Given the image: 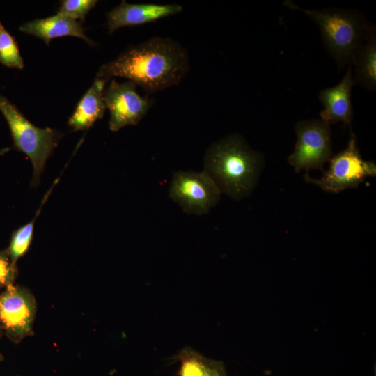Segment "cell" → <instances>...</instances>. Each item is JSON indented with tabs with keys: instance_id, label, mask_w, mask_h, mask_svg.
I'll return each instance as SVG.
<instances>
[{
	"instance_id": "cell-1",
	"label": "cell",
	"mask_w": 376,
	"mask_h": 376,
	"mask_svg": "<svg viewBox=\"0 0 376 376\" xmlns=\"http://www.w3.org/2000/svg\"><path fill=\"white\" fill-rule=\"evenodd\" d=\"M189 67L188 54L179 42L171 38L154 37L102 65L96 79L107 82L113 77H124L150 95L178 85Z\"/></svg>"
},
{
	"instance_id": "cell-2",
	"label": "cell",
	"mask_w": 376,
	"mask_h": 376,
	"mask_svg": "<svg viewBox=\"0 0 376 376\" xmlns=\"http://www.w3.org/2000/svg\"><path fill=\"white\" fill-rule=\"evenodd\" d=\"M261 154L253 150L245 139L231 134L212 143L204 158V171L221 193L234 199L250 194L263 165Z\"/></svg>"
},
{
	"instance_id": "cell-3",
	"label": "cell",
	"mask_w": 376,
	"mask_h": 376,
	"mask_svg": "<svg viewBox=\"0 0 376 376\" xmlns=\"http://www.w3.org/2000/svg\"><path fill=\"white\" fill-rule=\"evenodd\" d=\"M283 5L304 13L318 26L323 43L339 69L352 65L354 54L366 38L370 27L361 13L336 8L308 10L290 0Z\"/></svg>"
},
{
	"instance_id": "cell-4",
	"label": "cell",
	"mask_w": 376,
	"mask_h": 376,
	"mask_svg": "<svg viewBox=\"0 0 376 376\" xmlns=\"http://www.w3.org/2000/svg\"><path fill=\"white\" fill-rule=\"evenodd\" d=\"M0 111L10 127L15 148L31 159L33 166L32 183L37 185L46 160L58 146L62 134L51 128H39L33 125L1 93Z\"/></svg>"
},
{
	"instance_id": "cell-5",
	"label": "cell",
	"mask_w": 376,
	"mask_h": 376,
	"mask_svg": "<svg viewBox=\"0 0 376 376\" xmlns=\"http://www.w3.org/2000/svg\"><path fill=\"white\" fill-rule=\"evenodd\" d=\"M376 175L375 164L363 160L357 147L355 134L350 132L347 147L330 159L329 168L320 179L307 174L305 180L325 191L338 193L357 187L366 177Z\"/></svg>"
},
{
	"instance_id": "cell-6",
	"label": "cell",
	"mask_w": 376,
	"mask_h": 376,
	"mask_svg": "<svg viewBox=\"0 0 376 376\" xmlns=\"http://www.w3.org/2000/svg\"><path fill=\"white\" fill-rule=\"evenodd\" d=\"M297 142L288 162L297 172L321 169L332 157L330 125L322 120H301L295 125Z\"/></svg>"
},
{
	"instance_id": "cell-7",
	"label": "cell",
	"mask_w": 376,
	"mask_h": 376,
	"mask_svg": "<svg viewBox=\"0 0 376 376\" xmlns=\"http://www.w3.org/2000/svg\"><path fill=\"white\" fill-rule=\"evenodd\" d=\"M36 311V299L27 288L12 284L0 293V328L12 342L33 334Z\"/></svg>"
},
{
	"instance_id": "cell-8",
	"label": "cell",
	"mask_w": 376,
	"mask_h": 376,
	"mask_svg": "<svg viewBox=\"0 0 376 376\" xmlns=\"http://www.w3.org/2000/svg\"><path fill=\"white\" fill-rule=\"evenodd\" d=\"M221 194L214 180L204 171L176 172L169 188L170 198L183 211L197 215L207 213L218 203Z\"/></svg>"
},
{
	"instance_id": "cell-9",
	"label": "cell",
	"mask_w": 376,
	"mask_h": 376,
	"mask_svg": "<svg viewBox=\"0 0 376 376\" xmlns=\"http://www.w3.org/2000/svg\"><path fill=\"white\" fill-rule=\"evenodd\" d=\"M132 81L118 82L112 79L103 90V100L110 111L109 127L116 132L127 125H135L146 115L154 104L136 92Z\"/></svg>"
},
{
	"instance_id": "cell-10",
	"label": "cell",
	"mask_w": 376,
	"mask_h": 376,
	"mask_svg": "<svg viewBox=\"0 0 376 376\" xmlns=\"http://www.w3.org/2000/svg\"><path fill=\"white\" fill-rule=\"evenodd\" d=\"M183 10L178 4L128 3L125 1L107 14L110 33L124 26H134L150 23L175 15Z\"/></svg>"
},
{
	"instance_id": "cell-11",
	"label": "cell",
	"mask_w": 376,
	"mask_h": 376,
	"mask_svg": "<svg viewBox=\"0 0 376 376\" xmlns=\"http://www.w3.org/2000/svg\"><path fill=\"white\" fill-rule=\"evenodd\" d=\"M349 65L342 80L335 86L321 90L319 100L324 107L320 112L321 120L329 124L343 123L349 125L353 116L351 91L355 81Z\"/></svg>"
},
{
	"instance_id": "cell-12",
	"label": "cell",
	"mask_w": 376,
	"mask_h": 376,
	"mask_svg": "<svg viewBox=\"0 0 376 376\" xmlns=\"http://www.w3.org/2000/svg\"><path fill=\"white\" fill-rule=\"evenodd\" d=\"M20 31L42 39L46 45L58 37L75 36L84 40L91 46L94 45L84 33L81 23L65 15L57 13L55 15L36 19L22 24Z\"/></svg>"
},
{
	"instance_id": "cell-13",
	"label": "cell",
	"mask_w": 376,
	"mask_h": 376,
	"mask_svg": "<svg viewBox=\"0 0 376 376\" xmlns=\"http://www.w3.org/2000/svg\"><path fill=\"white\" fill-rule=\"evenodd\" d=\"M106 83L95 78L93 85L78 102L68 120V125L74 131L88 129L103 117L106 106L102 94Z\"/></svg>"
},
{
	"instance_id": "cell-14",
	"label": "cell",
	"mask_w": 376,
	"mask_h": 376,
	"mask_svg": "<svg viewBox=\"0 0 376 376\" xmlns=\"http://www.w3.org/2000/svg\"><path fill=\"white\" fill-rule=\"evenodd\" d=\"M354 65V79L366 90L376 87V31L371 25L366 38L354 54L352 65Z\"/></svg>"
},
{
	"instance_id": "cell-15",
	"label": "cell",
	"mask_w": 376,
	"mask_h": 376,
	"mask_svg": "<svg viewBox=\"0 0 376 376\" xmlns=\"http://www.w3.org/2000/svg\"><path fill=\"white\" fill-rule=\"evenodd\" d=\"M180 363L178 376H228L224 363L186 346L174 357Z\"/></svg>"
},
{
	"instance_id": "cell-16",
	"label": "cell",
	"mask_w": 376,
	"mask_h": 376,
	"mask_svg": "<svg viewBox=\"0 0 376 376\" xmlns=\"http://www.w3.org/2000/svg\"><path fill=\"white\" fill-rule=\"evenodd\" d=\"M0 63L8 68H24L16 40L0 22Z\"/></svg>"
},
{
	"instance_id": "cell-17",
	"label": "cell",
	"mask_w": 376,
	"mask_h": 376,
	"mask_svg": "<svg viewBox=\"0 0 376 376\" xmlns=\"http://www.w3.org/2000/svg\"><path fill=\"white\" fill-rule=\"evenodd\" d=\"M34 223L35 219L18 228L12 235L10 245L6 250L15 264L29 249L33 238Z\"/></svg>"
},
{
	"instance_id": "cell-18",
	"label": "cell",
	"mask_w": 376,
	"mask_h": 376,
	"mask_svg": "<svg viewBox=\"0 0 376 376\" xmlns=\"http://www.w3.org/2000/svg\"><path fill=\"white\" fill-rule=\"evenodd\" d=\"M97 3L96 0H64L61 1L58 13L74 20L84 22L87 13Z\"/></svg>"
},
{
	"instance_id": "cell-19",
	"label": "cell",
	"mask_w": 376,
	"mask_h": 376,
	"mask_svg": "<svg viewBox=\"0 0 376 376\" xmlns=\"http://www.w3.org/2000/svg\"><path fill=\"white\" fill-rule=\"evenodd\" d=\"M17 275L16 264L12 262L7 250L0 251V289L14 284Z\"/></svg>"
},
{
	"instance_id": "cell-20",
	"label": "cell",
	"mask_w": 376,
	"mask_h": 376,
	"mask_svg": "<svg viewBox=\"0 0 376 376\" xmlns=\"http://www.w3.org/2000/svg\"><path fill=\"white\" fill-rule=\"evenodd\" d=\"M3 360V355L0 352V361Z\"/></svg>"
},
{
	"instance_id": "cell-21",
	"label": "cell",
	"mask_w": 376,
	"mask_h": 376,
	"mask_svg": "<svg viewBox=\"0 0 376 376\" xmlns=\"http://www.w3.org/2000/svg\"><path fill=\"white\" fill-rule=\"evenodd\" d=\"M1 334H2V331H1V328H0V338H1Z\"/></svg>"
}]
</instances>
